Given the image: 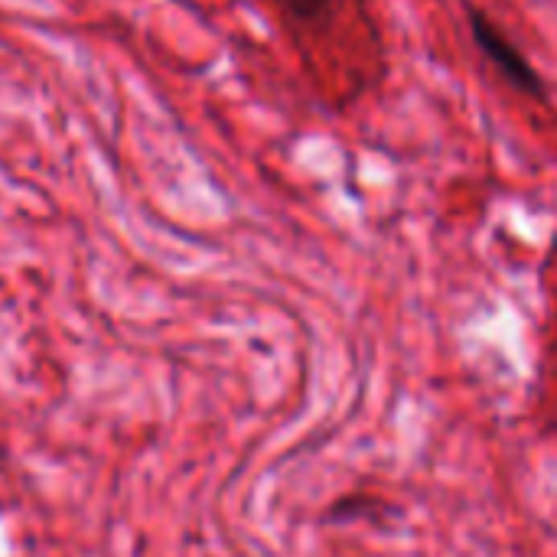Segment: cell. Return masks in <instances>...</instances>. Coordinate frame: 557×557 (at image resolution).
Listing matches in <instances>:
<instances>
[{"instance_id":"6da1fadb","label":"cell","mask_w":557,"mask_h":557,"mask_svg":"<svg viewBox=\"0 0 557 557\" xmlns=\"http://www.w3.org/2000/svg\"><path fill=\"white\" fill-rule=\"evenodd\" d=\"M470 36H473L476 49L499 69V75L512 88H519L522 95H532V98H545V82H542L539 69L522 55V49L483 10H470Z\"/></svg>"},{"instance_id":"7a4b0ae2","label":"cell","mask_w":557,"mask_h":557,"mask_svg":"<svg viewBox=\"0 0 557 557\" xmlns=\"http://www.w3.org/2000/svg\"><path fill=\"white\" fill-rule=\"evenodd\" d=\"M297 23H320V20H326L330 16V10H333V0H277Z\"/></svg>"}]
</instances>
